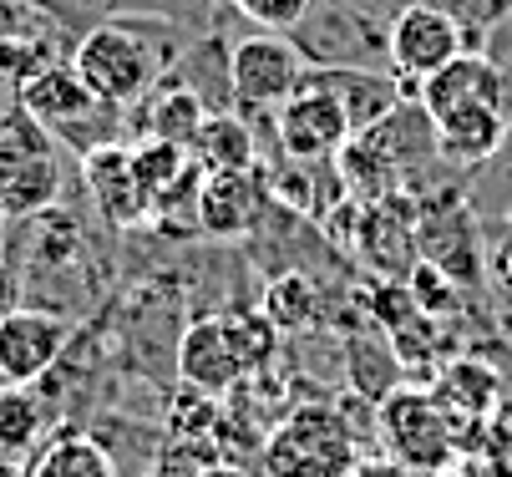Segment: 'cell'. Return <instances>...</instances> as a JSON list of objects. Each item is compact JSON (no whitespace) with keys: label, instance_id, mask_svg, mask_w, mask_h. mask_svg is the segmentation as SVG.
<instances>
[{"label":"cell","instance_id":"obj_1","mask_svg":"<svg viewBox=\"0 0 512 477\" xmlns=\"http://www.w3.org/2000/svg\"><path fill=\"white\" fill-rule=\"evenodd\" d=\"M66 61L77 66V77L87 82V92L97 97V107H117V112L148 97V87L163 72L158 51L142 41L132 26H122V21L92 26L77 46H71Z\"/></svg>","mask_w":512,"mask_h":477},{"label":"cell","instance_id":"obj_2","mask_svg":"<svg viewBox=\"0 0 512 477\" xmlns=\"http://www.w3.org/2000/svg\"><path fill=\"white\" fill-rule=\"evenodd\" d=\"M376 432H381L386 457H396L416 477H436V472H447L462 457L457 432H452L447 412L436 406L431 386L426 391L421 386H396L381 401V412H376Z\"/></svg>","mask_w":512,"mask_h":477},{"label":"cell","instance_id":"obj_3","mask_svg":"<svg viewBox=\"0 0 512 477\" xmlns=\"http://www.w3.org/2000/svg\"><path fill=\"white\" fill-rule=\"evenodd\" d=\"M264 477H345L355 462V437L330 406L289 412L259 447Z\"/></svg>","mask_w":512,"mask_h":477},{"label":"cell","instance_id":"obj_4","mask_svg":"<svg viewBox=\"0 0 512 477\" xmlns=\"http://www.w3.org/2000/svg\"><path fill=\"white\" fill-rule=\"evenodd\" d=\"M462 51H467L462 21L447 6H436V0H411V6H401L386 26V56L396 66V77H406L416 87L431 72H442V66Z\"/></svg>","mask_w":512,"mask_h":477},{"label":"cell","instance_id":"obj_5","mask_svg":"<svg viewBox=\"0 0 512 477\" xmlns=\"http://www.w3.org/2000/svg\"><path fill=\"white\" fill-rule=\"evenodd\" d=\"M279 148L300 163H320L350 143V117L340 102V87L330 82H300L279 107Z\"/></svg>","mask_w":512,"mask_h":477},{"label":"cell","instance_id":"obj_6","mask_svg":"<svg viewBox=\"0 0 512 477\" xmlns=\"http://www.w3.org/2000/svg\"><path fill=\"white\" fill-rule=\"evenodd\" d=\"M305 82V51L284 31L244 36L229 56V87L239 107H279Z\"/></svg>","mask_w":512,"mask_h":477},{"label":"cell","instance_id":"obj_7","mask_svg":"<svg viewBox=\"0 0 512 477\" xmlns=\"http://www.w3.org/2000/svg\"><path fill=\"white\" fill-rule=\"evenodd\" d=\"M66 320L51 310H6L0 315V381L31 386L66 351Z\"/></svg>","mask_w":512,"mask_h":477},{"label":"cell","instance_id":"obj_8","mask_svg":"<svg viewBox=\"0 0 512 477\" xmlns=\"http://www.w3.org/2000/svg\"><path fill=\"white\" fill-rule=\"evenodd\" d=\"M178 376H183V386H193L203 396H229L249 376V366H244V356L234 346L229 315L188 325V335L178 340Z\"/></svg>","mask_w":512,"mask_h":477},{"label":"cell","instance_id":"obj_9","mask_svg":"<svg viewBox=\"0 0 512 477\" xmlns=\"http://www.w3.org/2000/svg\"><path fill=\"white\" fill-rule=\"evenodd\" d=\"M264 209V183L254 168H224L203 173L198 183V229L213 239H239L259 224Z\"/></svg>","mask_w":512,"mask_h":477},{"label":"cell","instance_id":"obj_10","mask_svg":"<svg viewBox=\"0 0 512 477\" xmlns=\"http://www.w3.org/2000/svg\"><path fill=\"white\" fill-rule=\"evenodd\" d=\"M82 173H87V188H92V203L102 209V219L112 229H132L153 214L148 193L137 183V168H132V148L122 143H102L82 158Z\"/></svg>","mask_w":512,"mask_h":477},{"label":"cell","instance_id":"obj_11","mask_svg":"<svg viewBox=\"0 0 512 477\" xmlns=\"http://www.w3.org/2000/svg\"><path fill=\"white\" fill-rule=\"evenodd\" d=\"M421 107H426V117L436 122V117H447V112H457V107H477V102H497V107H507V87H502V72L482 56V51H462V56H452L442 72H431L426 82H421Z\"/></svg>","mask_w":512,"mask_h":477},{"label":"cell","instance_id":"obj_12","mask_svg":"<svg viewBox=\"0 0 512 477\" xmlns=\"http://www.w3.org/2000/svg\"><path fill=\"white\" fill-rule=\"evenodd\" d=\"M16 102L51 132H66L97 112V97L87 92V82L77 77L71 61H46L41 72H31L21 87H16Z\"/></svg>","mask_w":512,"mask_h":477},{"label":"cell","instance_id":"obj_13","mask_svg":"<svg viewBox=\"0 0 512 477\" xmlns=\"http://www.w3.org/2000/svg\"><path fill=\"white\" fill-rule=\"evenodd\" d=\"M436 406L447 412L452 432H457V447H467L497 412V371L482 366V361H457L442 371V381L431 386Z\"/></svg>","mask_w":512,"mask_h":477},{"label":"cell","instance_id":"obj_14","mask_svg":"<svg viewBox=\"0 0 512 477\" xmlns=\"http://www.w3.org/2000/svg\"><path fill=\"white\" fill-rule=\"evenodd\" d=\"M431 127H436V153H442L447 163L477 168V163H487V158L502 148V138H507V107H497V102L457 107V112H447V117H436Z\"/></svg>","mask_w":512,"mask_h":477},{"label":"cell","instance_id":"obj_15","mask_svg":"<svg viewBox=\"0 0 512 477\" xmlns=\"http://www.w3.org/2000/svg\"><path fill=\"white\" fill-rule=\"evenodd\" d=\"M193 158L203 173H224V168H254V132L234 112H203L193 132Z\"/></svg>","mask_w":512,"mask_h":477},{"label":"cell","instance_id":"obj_16","mask_svg":"<svg viewBox=\"0 0 512 477\" xmlns=\"http://www.w3.org/2000/svg\"><path fill=\"white\" fill-rule=\"evenodd\" d=\"M56 198H61V153H46V158L16 168L11 178H0V219L46 214Z\"/></svg>","mask_w":512,"mask_h":477},{"label":"cell","instance_id":"obj_17","mask_svg":"<svg viewBox=\"0 0 512 477\" xmlns=\"http://www.w3.org/2000/svg\"><path fill=\"white\" fill-rule=\"evenodd\" d=\"M31 477H117V462L107 457L102 442L71 432V437L46 442V447L31 457Z\"/></svg>","mask_w":512,"mask_h":477},{"label":"cell","instance_id":"obj_18","mask_svg":"<svg viewBox=\"0 0 512 477\" xmlns=\"http://www.w3.org/2000/svg\"><path fill=\"white\" fill-rule=\"evenodd\" d=\"M264 320H269L279 335H305V330H315V320H320V295H315V285H310L305 275H279V280H269V290H264Z\"/></svg>","mask_w":512,"mask_h":477},{"label":"cell","instance_id":"obj_19","mask_svg":"<svg viewBox=\"0 0 512 477\" xmlns=\"http://www.w3.org/2000/svg\"><path fill=\"white\" fill-rule=\"evenodd\" d=\"M46 406L31 396V386L0 381V457H21L41 442Z\"/></svg>","mask_w":512,"mask_h":477},{"label":"cell","instance_id":"obj_20","mask_svg":"<svg viewBox=\"0 0 512 477\" xmlns=\"http://www.w3.org/2000/svg\"><path fill=\"white\" fill-rule=\"evenodd\" d=\"M46 153H56V132L51 127H41L21 102L0 112V178H11L16 168H26V163H36Z\"/></svg>","mask_w":512,"mask_h":477},{"label":"cell","instance_id":"obj_21","mask_svg":"<svg viewBox=\"0 0 512 477\" xmlns=\"http://www.w3.org/2000/svg\"><path fill=\"white\" fill-rule=\"evenodd\" d=\"M340 102H345V117H350V132H376L396 102H401V82H386V77H340Z\"/></svg>","mask_w":512,"mask_h":477},{"label":"cell","instance_id":"obj_22","mask_svg":"<svg viewBox=\"0 0 512 477\" xmlns=\"http://www.w3.org/2000/svg\"><path fill=\"white\" fill-rule=\"evenodd\" d=\"M132 168H137V183H142V193H148V203H158L188 173V148L163 143V138H148V143L132 148Z\"/></svg>","mask_w":512,"mask_h":477},{"label":"cell","instance_id":"obj_23","mask_svg":"<svg viewBox=\"0 0 512 477\" xmlns=\"http://www.w3.org/2000/svg\"><path fill=\"white\" fill-rule=\"evenodd\" d=\"M198 122H203V102H198V92L173 87V92H158V107H153V117H148V132H153V138H163V143L188 148V143H193V132H198Z\"/></svg>","mask_w":512,"mask_h":477},{"label":"cell","instance_id":"obj_24","mask_svg":"<svg viewBox=\"0 0 512 477\" xmlns=\"http://www.w3.org/2000/svg\"><path fill=\"white\" fill-rule=\"evenodd\" d=\"M46 61H56V56H51V46H46L41 36H31V31H21V36H6V41H0V82L21 87L31 72H41Z\"/></svg>","mask_w":512,"mask_h":477},{"label":"cell","instance_id":"obj_25","mask_svg":"<svg viewBox=\"0 0 512 477\" xmlns=\"http://www.w3.org/2000/svg\"><path fill=\"white\" fill-rule=\"evenodd\" d=\"M229 330H234V346H239L249 371H259L274 356V346H279V330L264 320V310L259 315H229Z\"/></svg>","mask_w":512,"mask_h":477},{"label":"cell","instance_id":"obj_26","mask_svg":"<svg viewBox=\"0 0 512 477\" xmlns=\"http://www.w3.org/2000/svg\"><path fill=\"white\" fill-rule=\"evenodd\" d=\"M234 11H244L249 21H259L264 31H289L310 16L315 0H229Z\"/></svg>","mask_w":512,"mask_h":477},{"label":"cell","instance_id":"obj_27","mask_svg":"<svg viewBox=\"0 0 512 477\" xmlns=\"http://www.w3.org/2000/svg\"><path fill=\"white\" fill-rule=\"evenodd\" d=\"M345 477H416V472L401 467L396 457H355Z\"/></svg>","mask_w":512,"mask_h":477},{"label":"cell","instance_id":"obj_28","mask_svg":"<svg viewBox=\"0 0 512 477\" xmlns=\"http://www.w3.org/2000/svg\"><path fill=\"white\" fill-rule=\"evenodd\" d=\"M31 31V0H0V41Z\"/></svg>","mask_w":512,"mask_h":477},{"label":"cell","instance_id":"obj_29","mask_svg":"<svg viewBox=\"0 0 512 477\" xmlns=\"http://www.w3.org/2000/svg\"><path fill=\"white\" fill-rule=\"evenodd\" d=\"M6 310H16V275L0 264V315H6Z\"/></svg>","mask_w":512,"mask_h":477},{"label":"cell","instance_id":"obj_30","mask_svg":"<svg viewBox=\"0 0 512 477\" xmlns=\"http://www.w3.org/2000/svg\"><path fill=\"white\" fill-rule=\"evenodd\" d=\"M512 16V0H482V26H497Z\"/></svg>","mask_w":512,"mask_h":477},{"label":"cell","instance_id":"obj_31","mask_svg":"<svg viewBox=\"0 0 512 477\" xmlns=\"http://www.w3.org/2000/svg\"><path fill=\"white\" fill-rule=\"evenodd\" d=\"M198 477H249V472L234 462H208V467H198Z\"/></svg>","mask_w":512,"mask_h":477},{"label":"cell","instance_id":"obj_32","mask_svg":"<svg viewBox=\"0 0 512 477\" xmlns=\"http://www.w3.org/2000/svg\"><path fill=\"white\" fill-rule=\"evenodd\" d=\"M0 477H31V467H21L16 457H0Z\"/></svg>","mask_w":512,"mask_h":477},{"label":"cell","instance_id":"obj_33","mask_svg":"<svg viewBox=\"0 0 512 477\" xmlns=\"http://www.w3.org/2000/svg\"><path fill=\"white\" fill-rule=\"evenodd\" d=\"M148 477H198V472H178V467H173V457H168V462H158Z\"/></svg>","mask_w":512,"mask_h":477},{"label":"cell","instance_id":"obj_34","mask_svg":"<svg viewBox=\"0 0 512 477\" xmlns=\"http://www.w3.org/2000/svg\"><path fill=\"white\" fill-rule=\"evenodd\" d=\"M467 6H482V0H467Z\"/></svg>","mask_w":512,"mask_h":477}]
</instances>
